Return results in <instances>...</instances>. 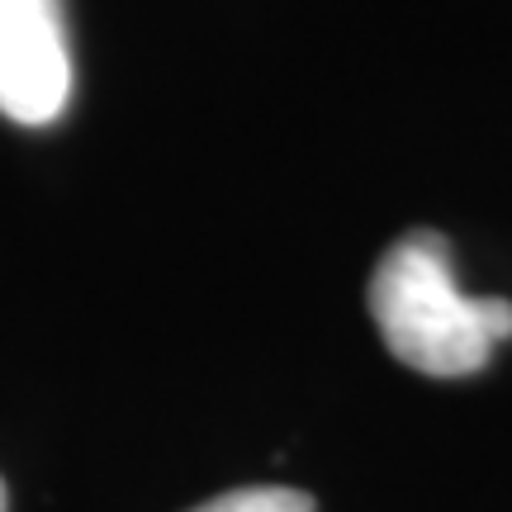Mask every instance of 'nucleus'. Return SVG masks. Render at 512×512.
I'll return each mask as SVG.
<instances>
[{"instance_id":"f257e3e1","label":"nucleus","mask_w":512,"mask_h":512,"mask_svg":"<svg viewBox=\"0 0 512 512\" xmlns=\"http://www.w3.org/2000/svg\"><path fill=\"white\" fill-rule=\"evenodd\" d=\"M370 318L384 347L432 380L479 375L494 347L512 337V304L460 290L451 242L432 228H413L384 247L370 275Z\"/></svg>"},{"instance_id":"f03ea898","label":"nucleus","mask_w":512,"mask_h":512,"mask_svg":"<svg viewBox=\"0 0 512 512\" xmlns=\"http://www.w3.org/2000/svg\"><path fill=\"white\" fill-rule=\"evenodd\" d=\"M72 100V43L62 0H0V114L24 128L62 119Z\"/></svg>"},{"instance_id":"7ed1b4c3","label":"nucleus","mask_w":512,"mask_h":512,"mask_svg":"<svg viewBox=\"0 0 512 512\" xmlns=\"http://www.w3.org/2000/svg\"><path fill=\"white\" fill-rule=\"evenodd\" d=\"M195 512H313V498L285 484H252V489H233L200 503Z\"/></svg>"},{"instance_id":"20e7f679","label":"nucleus","mask_w":512,"mask_h":512,"mask_svg":"<svg viewBox=\"0 0 512 512\" xmlns=\"http://www.w3.org/2000/svg\"><path fill=\"white\" fill-rule=\"evenodd\" d=\"M0 512H5V484H0Z\"/></svg>"}]
</instances>
